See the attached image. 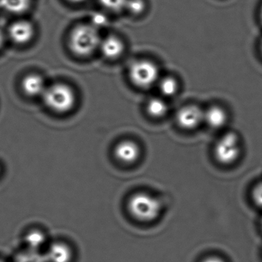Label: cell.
Returning <instances> with one entry per match:
<instances>
[{"label":"cell","mask_w":262,"mask_h":262,"mask_svg":"<svg viewBox=\"0 0 262 262\" xmlns=\"http://www.w3.org/2000/svg\"><path fill=\"white\" fill-rule=\"evenodd\" d=\"M101 39L97 28L92 25H79L72 32L70 46L72 51L79 56L93 54L100 47Z\"/></svg>","instance_id":"cell-1"},{"label":"cell","mask_w":262,"mask_h":262,"mask_svg":"<svg viewBox=\"0 0 262 262\" xmlns=\"http://www.w3.org/2000/svg\"><path fill=\"white\" fill-rule=\"evenodd\" d=\"M128 209L131 215L142 222L156 220L161 213L162 205L159 199L143 191L136 193L130 197Z\"/></svg>","instance_id":"cell-2"},{"label":"cell","mask_w":262,"mask_h":262,"mask_svg":"<svg viewBox=\"0 0 262 262\" xmlns=\"http://www.w3.org/2000/svg\"><path fill=\"white\" fill-rule=\"evenodd\" d=\"M46 105L56 113L70 111L76 102V96L71 87L66 84H54L46 89L43 95Z\"/></svg>","instance_id":"cell-3"},{"label":"cell","mask_w":262,"mask_h":262,"mask_svg":"<svg viewBox=\"0 0 262 262\" xmlns=\"http://www.w3.org/2000/svg\"><path fill=\"white\" fill-rule=\"evenodd\" d=\"M128 76L133 85L142 90L151 88L160 79L157 64L148 59H139L131 64Z\"/></svg>","instance_id":"cell-4"},{"label":"cell","mask_w":262,"mask_h":262,"mask_svg":"<svg viewBox=\"0 0 262 262\" xmlns=\"http://www.w3.org/2000/svg\"><path fill=\"white\" fill-rule=\"evenodd\" d=\"M241 151L240 138L232 131L222 135L214 146L216 160L225 165L234 163L238 159Z\"/></svg>","instance_id":"cell-5"},{"label":"cell","mask_w":262,"mask_h":262,"mask_svg":"<svg viewBox=\"0 0 262 262\" xmlns=\"http://www.w3.org/2000/svg\"><path fill=\"white\" fill-rule=\"evenodd\" d=\"M176 122L183 129H195L204 122V110L196 105H185L178 111Z\"/></svg>","instance_id":"cell-6"},{"label":"cell","mask_w":262,"mask_h":262,"mask_svg":"<svg viewBox=\"0 0 262 262\" xmlns=\"http://www.w3.org/2000/svg\"><path fill=\"white\" fill-rule=\"evenodd\" d=\"M114 155L119 162L126 165H132L139 160L141 156V148L134 141L123 140L116 145Z\"/></svg>","instance_id":"cell-7"},{"label":"cell","mask_w":262,"mask_h":262,"mask_svg":"<svg viewBox=\"0 0 262 262\" xmlns=\"http://www.w3.org/2000/svg\"><path fill=\"white\" fill-rule=\"evenodd\" d=\"M228 120V113L221 105H211L204 110V122L212 129H221L225 126Z\"/></svg>","instance_id":"cell-8"},{"label":"cell","mask_w":262,"mask_h":262,"mask_svg":"<svg viewBox=\"0 0 262 262\" xmlns=\"http://www.w3.org/2000/svg\"><path fill=\"white\" fill-rule=\"evenodd\" d=\"M9 35L16 43H27L34 35V28L28 21H17L10 27Z\"/></svg>","instance_id":"cell-9"},{"label":"cell","mask_w":262,"mask_h":262,"mask_svg":"<svg viewBox=\"0 0 262 262\" xmlns=\"http://www.w3.org/2000/svg\"><path fill=\"white\" fill-rule=\"evenodd\" d=\"M125 48L123 41L116 36H108L102 39L99 47L102 55L108 59H119L123 54Z\"/></svg>","instance_id":"cell-10"},{"label":"cell","mask_w":262,"mask_h":262,"mask_svg":"<svg viewBox=\"0 0 262 262\" xmlns=\"http://www.w3.org/2000/svg\"><path fill=\"white\" fill-rule=\"evenodd\" d=\"M48 262H71L73 253L71 247L65 242L51 244L46 254Z\"/></svg>","instance_id":"cell-11"},{"label":"cell","mask_w":262,"mask_h":262,"mask_svg":"<svg viewBox=\"0 0 262 262\" xmlns=\"http://www.w3.org/2000/svg\"><path fill=\"white\" fill-rule=\"evenodd\" d=\"M22 86L26 94L32 97L42 96L47 89L43 79L35 74L27 76L23 81Z\"/></svg>","instance_id":"cell-12"},{"label":"cell","mask_w":262,"mask_h":262,"mask_svg":"<svg viewBox=\"0 0 262 262\" xmlns=\"http://www.w3.org/2000/svg\"><path fill=\"white\" fill-rule=\"evenodd\" d=\"M169 107L166 101L162 97H152L146 103V112L148 116L154 119H161L168 114Z\"/></svg>","instance_id":"cell-13"},{"label":"cell","mask_w":262,"mask_h":262,"mask_svg":"<svg viewBox=\"0 0 262 262\" xmlns=\"http://www.w3.org/2000/svg\"><path fill=\"white\" fill-rule=\"evenodd\" d=\"M157 85L161 94L165 97H172L179 91V80L174 76H166L160 77Z\"/></svg>","instance_id":"cell-14"},{"label":"cell","mask_w":262,"mask_h":262,"mask_svg":"<svg viewBox=\"0 0 262 262\" xmlns=\"http://www.w3.org/2000/svg\"><path fill=\"white\" fill-rule=\"evenodd\" d=\"M24 241L28 248L27 249L39 251L40 248L47 242V236L45 233L42 232L40 230L33 229L26 234Z\"/></svg>","instance_id":"cell-15"},{"label":"cell","mask_w":262,"mask_h":262,"mask_svg":"<svg viewBox=\"0 0 262 262\" xmlns=\"http://www.w3.org/2000/svg\"><path fill=\"white\" fill-rule=\"evenodd\" d=\"M31 0H0V7L13 14H22L30 9Z\"/></svg>","instance_id":"cell-16"},{"label":"cell","mask_w":262,"mask_h":262,"mask_svg":"<svg viewBox=\"0 0 262 262\" xmlns=\"http://www.w3.org/2000/svg\"><path fill=\"white\" fill-rule=\"evenodd\" d=\"M14 262H48L46 254L27 249L16 255Z\"/></svg>","instance_id":"cell-17"},{"label":"cell","mask_w":262,"mask_h":262,"mask_svg":"<svg viewBox=\"0 0 262 262\" xmlns=\"http://www.w3.org/2000/svg\"><path fill=\"white\" fill-rule=\"evenodd\" d=\"M128 0H99V4L105 10L113 13H120L125 10Z\"/></svg>","instance_id":"cell-18"},{"label":"cell","mask_w":262,"mask_h":262,"mask_svg":"<svg viewBox=\"0 0 262 262\" xmlns=\"http://www.w3.org/2000/svg\"><path fill=\"white\" fill-rule=\"evenodd\" d=\"M145 0H128L125 10L133 16H140L146 10Z\"/></svg>","instance_id":"cell-19"},{"label":"cell","mask_w":262,"mask_h":262,"mask_svg":"<svg viewBox=\"0 0 262 262\" xmlns=\"http://www.w3.org/2000/svg\"><path fill=\"white\" fill-rule=\"evenodd\" d=\"M252 199L254 204L262 208V182L254 186L252 191Z\"/></svg>","instance_id":"cell-20"},{"label":"cell","mask_w":262,"mask_h":262,"mask_svg":"<svg viewBox=\"0 0 262 262\" xmlns=\"http://www.w3.org/2000/svg\"><path fill=\"white\" fill-rule=\"evenodd\" d=\"M202 262H225L223 259L217 256H211V257H206L204 259Z\"/></svg>","instance_id":"cell-21"},{"label":"cell","mask_w":262,"mask_h":262,"mask_svg":"<svg viewBox=\"0 0 262 262\" xmlns=\"http://www.w3.org/2000/svg\"><path fill=\"white\" fill-rule=\"evenodd\" d=\"M4 42V36L2 30H0V48L2 47L3 44Z\"/></svg>","instance_id":"cell-22"},{"label":"cell","mask_w":262,"mask_h":262,"mask_svg":"<svg viewBox=\"0 0 262 262\" xmlns=\"http://www.w3.org/2000/svg\"><path fill=\"white\" fill-rule=\"evenodd\" d=\"M69 2L72 3V4H82V3L85 2V0H67Z\"/></svg>","instance_id":"cell-23"},{"label":"cell","mask_w":262,"mask_h":262,"mask_svg":"<svg viewBox=\"0 0 262 262\" xmlns=\"http://www.w3.org/2000/svg\"><path fill=\"white\" fill-rule=\"evenodd\" d=\"M260 19H261V22H262V7H261V9H260Z\"/></svg>","instance_id":"cell-24"},{"label":"cell","mask_w":262,"mask_h":262,"mask_svg":"<svg viewBox=\"0 0 262 262\" xmlns=\"http://www.w3.org/2000/svg\"><path fill=\"white\" fill-rule=\"evenodd\" d=\"M260 51H261V54H262V41H261V43H260Z\"/></svg>","instance_id":"cell-25"},{"label":"cell","mask_w":262,"mask_h":262,"mask_svg":"<svg viewBox=\"0 0 262 262\" xmlns=\"http://www.w3.org/2000/svg\"><path fill=\"white\" fill-rule=\"evenodd\" d=\"M1 171H2V168H1V166H0V174H1Z\"/></svg>","instance_id":"cell-26"},{"label":"cell","mask_w":262,"mask_h":262,"mask_svg":"<svg viewBox=\"0 0 262 262\" xmlns=\"http://www.w3.org/2000/svg\"><path fill=\"white\" fill-rule=\"evenodd\" d=\"M0 262H5L4 260H2V259H0Z\"/></svg>","instance_id":"cell-27"},{"label":"cell","mask_w":262,"mask_h":262,"mask_svg":"<svg viewBox=\"0 0 262 262\" xmlns=\"http://www.w3.org/2000/svg\"><path fill=\"white\" fill-rule=\"evenodd\" d=\"M261 225H262V221H261Z\"/></svg>","instance_id":"cell-28"}]
</instances>
